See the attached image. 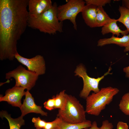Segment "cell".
<instances>
[{
    "label": "cell",
    "mask_w": 129,
    "mask_h": 129,
    "mask_svg": "<svg viewBox=\"0 0 129 129\" xmlns=\"http://www.w3.org/2000/svg\"><path fill=\"white\" fill-rule=\"evenodd\" d=\"M29 0H0V60H13L28 26Z\"/></svg>",
    "instance_id": "cell-1"
},
{
    "label": "cell",
    "mask_w": 129,
    "mask_h": 129,
    "mask_svg": "<svg viewBox=\"0 0 129 129\" xmlns=\"http://www.w3.org/2000/svg\"><path fill=\"white\" fill-rule=\"evenodd\" d=\"M57 3L54 2L50 8L37 17H29L28 26L49 34L63 32L62 22L59 21L57 17Z\"/></svg>",
    "instance_id": "cell-2"
},
{
    "label": "cell",
    "mask_w": 129,
    "mask_h": 129,
    "mask_svg": "<svg viewBox=\"0 0 129 129\" xmlns=\"http://www.w3.org/2000/svg\"><path fill=\"white\" fill-rule=\"evenodd\" d=\"M119 91L117 88L108 86L102 88L97 93H92L86 99V113L94 116L99 115Z\"/></svg>",
    "instance_id": "cell-3"
},
{
    "label": "cell",
    "mask_w": 129,
    "mask_h": 129,
    "mask_svg": "<svg viewBox=\"0 0 129 129\" xmlns=\"http://www.w3.org/2000/svg\"><path fill=\"white\" fill-rule=\"evenodd\" d=\"M86 113L79 100L74 96L66 94V102L64 109H59L57 116L64 122L78 124L86 120Z\"/></svg>",
    "instance_id": "cell-4"
},
{
    "label": "cell",
    "mask_w": 129,
    "mask_h": 129,
    "mask_svg": "<svg viewBox=\"0 0 129 129\" xmlns=\"http://www.w3.org/2000/svg\"><path fill=\"white\" fill-rule=\"evenodd\" d=\"M39 76L20 65L6 73L5 78L8 80L11 78H14L15 80V86H21L29 91L35 85Z\"/></svg>",
    "instance_id": "cell-5"
},
{
    "label": "cell",
    "mask_w": 129,
    "mask_h": 129,
    "mask_svg": "<svg viewBox=\"0 0 129 129\" xmlns=\"http://www.w3.org/2000/svg\"><path fill=\"white\" fill-rule=\"evenodd\" d=\"M111 69L110 66L108 71L103 75L97 78H95L90 77L88 75L86 69L83 65L80 64L77 66L74 71L75 73V76H78L81 77L83 83L82 89L80 94V97L86 99L89 95L91 91H93L95 93L98 92L100 90L98 87L99 82L106 76L111 74L110 72Z\"/></svg>",
    "instance_id": "cell-6"
},
{
    "label": "cell",
    "mask_w": 129,
    "mask_h": 129,
    "mask_svg": "<svg viewBox=\"0 0 129 129\" xmlns=\"http://www.w3.org/2000/svg\"><path fill=\"white\" fill-rule=\"evenodd\" d=\"M85 1L83 0H69L65 4L57 7V17L59 20L63 22L69 20L72 23L74 28L77 30L76 21L78 14L81 12L85 5Z\"/></svg>",
    "instance_id": "cell-7"
},
{
    "label": "cell",
    "mask_w": 129,
    "mask_h": 129,
    "mask_svg": "<svg viewBox=\"0 0 129 129\" xmlns=\"http://www.w3.org/2000/svg\"><path fill=\"white\" fill-rule=\"evenodd\" d=\"M15 58L26 66L28 70L35 73L39 76L45 73V62L43 57L41 55H37L33 58H27L23 57L17 53L15 55Z\"/></svg>",
    "instance_id": "cell-8"
},
{
    "label": "cell",
    "mask_w": 129,
    "mask_h": 129,
    "mask_svg": "<svg viewBox=\"0 0 129 129\" xmlns=\"http://www.w3.org/2000/svg\"><path fill=\"white\" fill-rule=\"evenodd\" d=\"M25 89L21 86H15L6 91L5 95L0 97V101H6L12 106L20 108L22 104V98L23 96L25 95Z\"/></svg>",
    "instance_id": "cell-9"
},
{
    "label": "cell",
    "mask_w": 129,
    "mask_h": 129,
    "mask_svg": "<svg viewBox=\"0 0 129 129\" xmlns=\"http://www.w3.org/2000/svg\"><path fill=\"white\" fill-rule=\"evenodd\" d=\"M29 91L27 90L26 92L25 98L20 108L22 113L21 116L23 117L28 113H33L40 114L43 116H47V113L42 109L41 106L36 104L33 97Z\"/></svg>",
    "instance_id": "cell-10"
},
{
    "label": "cell",
    "mask_w": 129,
    "mask_h": 129,
    "mask_svg": "<svg viewBox=\"0 0 129 129\" xmlns=\"http://www.w3.org/2000/svg\"><path fill=\"white\" fill-rule=\"evenodd\" d=\"M53 5L50 0H29V17H37L50 8Z\"/></svg>",
    "instance_id": "cell-11"
},
{
    "label": "cell",
    "mask_w": 129,
    "mask_h": 129,
    "mask_svg": "<svg viewBox=\"0 0 129 129\" xmlns=\"http://www.w3.org/2000/svg\"><path fill=\"white\" fill-rule=\"evenodd\" d=\"M97 7L92 5H86L81 12L85 23L91 28L97 27L96 19Z\"/></svg>",
    "instance_id": "cell-12"
},
{
    "label": "cell",
    "mask_w": 129,
    "mask_h": 129,
    "mask_svg": "<svg viewBox=\"0 0 129 129\" xmlns=\"http://www.w3.org/2000/svg\"><path fill=\"white\" fill-rule=\"evenodd\" d=\"M115 44L121 47H125L129 45V34L121 38L115 37L113 34L109 38L99 39L97 42L98 46L102 47L107 45Z\"/></svg>",
    "instance_id": "cell-13"
},
{
    "label": "cell",
    "mask_w": 129,
    "mask_h": 129,
    "mask_svg": "<svg viewBox=\"0 0 129 129\" xmlns=\"http://www.w3.org/2000/svg\"><path fill=\"white\" fill-rule=\"evenodd\" d=\"M116 19H113L112 20L104 26L101 29V33L104 35L109 33L116 35L118 37L120 34L123 36L126 35L129 33L127 30H123L121 29L117 24Z\"/></svg>",
    "instance_id": "cell-14"
},
{
    "label": "cell",
    "mask_w": 129,
    "mask_h": 129,
    "mask_svg": "<svg viewBox=\"0 0 129 129\" xmlns=\"http://www.w3.org/2000/svg\"><path fill=\"white\" fill-rule=\"evenodd\" d=\"M0 115L2 118H5L7 119L10 129H20L21 127L25 124V121L23 119V117L21 116L17 118H13L5 111H1Z\"/></svg>",
    "instance_id": "cell-15"
},
{
    "label": "cell",
    "mask_w": 129,
    "mask_h": 129,
    "mask_svg": "<svg viewBox=\"0 0 129 129\" xmlns=\"http://www.w3.org/2000/svg\"><path fill=\"white\" fill-rule=\"evenodd\" d=\"M92 123L89 120L78 124H71L62 120L54 129H82L90 127Z\"/></svg>",
    "instance_id": "cell-16"
},
{
    "label": "cell",
    "mask_w": 129,
    "mask_h": 129,
    "mask_svg": "<svg viewBox=\"0 0 129 129\" xmlns=\"http://www.w3.org/2000/svg\"><path fill=\"white\" fill-rule=\"evenodd\" d=\"M111 18L104 11L102 7H97V27H103L111 21Z\"/></svg>",
    "instance_id": "cell-17"
},
{
    "label": "cell",
    "mask_w": 129,
    "mask_h": 129,
    "mask_svg": "<svg viewBox=\"0 0 129 129\" xmlns=\"http://www.w3.org/2000/svg\"><path fill=\"white\" fill-rule=\"evenodd\" d=\"M118 10L120 16L117 21L123 24L129 32V10L122 5L119 6Z\"/></svg>",
    "instance_id": "cell-18"
},
{
    "label": "cell",
    "mask_w": 129,
    "mask_h": 129,
    "mask_svg": "<svg viewBox=\"0 0 129 129\" xmlns=\"http://www.w3.org/2000/svg\"><path fill=\"white\" fill-rule=\"evenodd\" d=\"M65 90L61 91L59 94L54 96L55 109L58 108L62 110L64 109L66 102V94Z\"/></svg>",
    "instance_id": "cell-19"
},
{
    "label": "cell",
    "mask_w": 129,
    "mask_h": 129,
    "mask_svg": "<svg viewBox=\"0 0 129 129\" xmlns=\"http://www.w3.org/2000/svg\"><path fill=\"white\" fill-rule=\"evenodd\" d=\"M121 111L126 115H129V92L122 97L118 105Z\"/></svg>",
    "instance_id": "cell-20"
},
{
    "label": "cell",
    "mask_w": 129,
    "mask_h": 129,
    "mask_svg": "<svg viewBox=\"0 0 129 129\" xmlns=\"http://www.w3.org/2000/svg\"><path fill=\"white\" fill-rule=\"evenodd\" d=\"M86 5H92L97 7H102L111 3L110 0H85Z\"/></svg>",
    "instance_id": "cell-21"
},
{
    "label": "cell",
    "mask_w": 129,
    "mask_h": 129,
    "mask_svg": "<svg viewBox=\"0 0 129 129\" xmlns=\"http://www.w3.org/2000/svg\"><path fill=\"white\" fill-rule=\"evenodd\" d=\"M32 121L34 123L36 129H43L45 126L47 122L45 120L41 119L39 117L33 118Z\"/></svg>",
    "instance_id": "cell-22"
},
{
    "label": "cell",
    "mask_w": 129,
    "mask_h": 129,
    "mask_svg": "<svg viewBox=\"0 0 129 129\" xmlns=\"http://www.w3.org/2000/svg\"><path fill=\"white\" fill-rule=\"evenodd\" d=\"M62 120L61 118L57 117L53 121L47 122L45 126L43 129H54Z\"/></svg>",
    "instance_id": "cell-23"
},
{
    "label": "cell",
    "mask_w": 129,
    "mask_h": 129,
    "mask_svg": "<svg viewBox=\"0 0 129 129\" xmlns=\"http://www.w3.org/2000/svg\"><path fill=\"white\" fill-rule=\"evenodd\" d=\"M44 107L47 110H52L55 109V99L54 96L52 99H49L43 104Z\"/></svg>",
    "instance_id": "cell-24"
},
{
    "label": "cell",
    "mask_w": 129,
    "mask_h": 129,
    "mask_svg": "<svg viewBox=\"0 0 129 129\" xmlns=\"http://www.w3.org/2000/svg\"><path fill=\"white\" fill-rule=\"evenodd\" d=\"M113 126L112 123L110 122L107 120L103 121L102 126L99 127V129H113Z\"/></svg>",
    "instance_id": "cell-25"
},
{
    "label": "cell",
    "mask_w": 129,
    "mask_h": 129,
    "mask_svg": "<svg viewBox=\"0 0 129 129\" xmlns=\"http://www.w3.org/2000/svg\"><path fill=\"white\" fill-rule=\"evenodd\" d=\"M129 126L126 123L122 122H118L117 124V129H128Z\"/></svg>",
    "instance_id": "cell-26"
},
{
    "label": "cell",
    "mask_w": 129,
    "mask_h": 129,
    "mask_svg": "<svg viewBox=\"0 0 129 129\" xmlns=\"http://www.w3.org/2000/svg\"><path fill=\"white\" fill-rule=\"evenodd\" d=\"M84 129H99V128L98 127L96 122L94 121L92 123L90 127L86 128Z\"/></svg>",
    "instance_id": "cell-27"
},
{
    "label": "cell",
    "mask_w": 129,
    "mask_h": 129,
    "mask_svg": "<svg viewBox=\"0 0 129 129\" xmlns=\"http://www.w3.org/2000/svg\"><path fill=\"white\" fill-rule=\"evenodd\" d=\"M123 5L129 10V0H122Z\"/></svg>",
    "instance_id": "cell-28"
},
{
    "label": "cell",
    "mask_w": 129,
    "mask_h": 129,
    "mask_svg": "<svg viewBox=\"0 0 129 129\" xmlns=\"http://www.w3.org/2000/svg\"><path fill=\"white\" fill-rule=\"evenodd\" d=\"M123 71L125 73L126 76L129 79V66L124 68Z\"/></svg>",
    "instance_id": "cell-29"
},
{
    "label": "cell",
    "mask_w": 129,
    "mask_h": 129,
    "mask_svg": "<svg viewBox=\"0 0 129 129\" xmlns=\"http://www.w3.org/2000/svg\"><path fill=\"white\" fill-rule=\"evenodd\" d=\"M129 51V45L125 48L124 50V52H126Z\"/></svg>",
    "instance_id": "cell-30"
}]
</instances>
